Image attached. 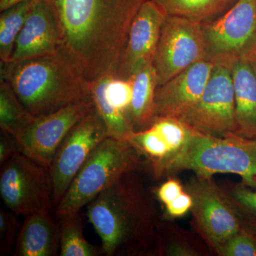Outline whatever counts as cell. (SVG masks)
Returning <instances> with one entry per match:
<instances>
[{
  "mask_svg": "<svg viewBox=\"0 0 256 256\" xmlns=\"http://www.w3.org/2000/svg\"><path fill=\"white\" fill-rule=\"evenodd\" d=\"M22 1H25V0H0V12H2L3 10L8 9L10 6Z\"/></svg>",
  "mask_w": 256,
  "mask_h": 256,
  "instance_id": "4dcf8cb0",
  "label": "cell"
},
{
  "mask_svg": "<svg viewBox=\"0 0 256 256\" xmlns=\"http://www.w3.org/2000/svg\"><path fill=\"white\" fill-rule=\"evenodd\" d=\"M197 132L223 138L236 132L233 79L228 67L214 65L198 100L178 118Z\"/></svg>",
  "mask_w": 256,
  "mask_h": 256,
  "instance_id": "9c48e42d",
  "label": "cell"
},
{
  "mask_svg": "<svg viewBox=\"0 0 256 256\" xmlns=\"http://www.w3.org/2000/svg\"><path fill=\"white\" fill-rule=\"evenodd\" d=\"M222 256H256V233L242 228L218 249Z\"/></svg>",
  "mask_w": 256,
  "mask_h": 256,
  "instance_id": "484cf974",
  "label": "cell"
},
{
  "mask_svg": "<svg viewBox=\"0 0 256 256\" xmlns=\"http://www.w3.org/2000/svg\"><path fill=\"white\" fill-rule=\"evenodd\" d=\"M1 80L10 84L34 116L92 100L90 82L78 64L62 48L44 56L1 63Z\"/></svg>",
  "mask_w": 256,
  "mask_h": 256,
  "instance_id": "3957f363",
  "label": "cell"
},
{
  "mask_svg": "<svg viewBox=\"0 0 256 256\" xmlns=\"http://www.w3.org/2000/svg\"><path fill=\"white\" fill-rule=\"evenodd\" d=\"M250 62H252V67H254V70H255L256 74V56L255 58H252V60H250Z\"/></svg>",
  "mask_w": 256,
  "mask_h": 256,
  "instance_id": "1f68e13d",
  "label": "cell"
},
{
  "mask_svg": "<svg viewBox=\"0 0 256 256\" xmlns=\"http://www.w3.org/2000/svg\"><path fill=\"white\" fill-rule=\"evenodd\" d=\"M165 13L198 23L216 20L238 0H154Z\"/></svg>",
  "mask_w": 256,
  "mask_h": 256,
  "instance_id": "ffe728a7",
  "label": "cell"
},
{
  "mask_svg": "<svg viewBox=\"0 0 256 256\" xmlns=\"http://www.w3.org/2000/svg\"><path fill=\"white\" fill-rule=\"evenodd\" d=\"M95 109L92 100L66 106L60 110L34 116L16 137L21 152L50 169L56 153L68 132Z\"/></svg>",
  "mask_w": 256,
  "mask_h": 256,
  "instance_id": "7c38bea8",
  "label": "cell"
},
{
  "mask_svg": "<svg viewBox=\"0 0 256 256\" xmlns=\"http://www.w3.org/2000/svg\"><path fill=\"white\" fill-rule=\"evenodd\" d=\"M134 171L120 176L87 205L88 220L100 238L104 255L137 254L152 244L154 208Z\"/></svg>",
  "mask_w": 256,
  "mask_h": 256,
  "instance_id": "7a4b0ae2",
  "label": "cell"
},
{
  "mask_svg": "<svg viewBox=\"0 0 256 256\" xmlns=\"http://www.w3.org/2000/svg\"><path fill=\"white\" fill-rule=\"evenodd\" d=\"M92 100L104 120L108 137L128 141L134 132L130 120L132 79L106 74L90 82Z\"/></svg>",
  "mask_w": 256,
  "mask_h": 256,
  "instance_id": "5bb4252c",
  "label": "cell"
},
{
  "mask_svg": "<svg viewBox=\"0 0 256 256\" xmlns=\"http://www.w3.org/2000/svg\"><path fill=\"white\" fill-rule=\"evenodd\" d=\"M202 60H206L202 24L166 15L153 60L158 86Z\"/></svg>",
  "mask_w": 256,
  "mask_h": 256,
  "instance_id": "ba28073f",
  "label": "cell"
},
{
  "mask_svg": "<svg viewBox=\"0 0 256 256\" xmlns=\"http://www.w3.org/2000/svg\"><path fill=\"white\" fill-rule=\"evenodd\" d=\"M152 124L159 131L168 143L171 150L170 156L180 150L188 139L190 127L180 119L174 118H158L154 119Z\"/></svg>",
  "mask_w": 256,
  "mask_h": 256,
  "instance_id": "d4e9b609",
  "label": "cell"
},
{
  "mask_svg": "<svg viewBox=\"0 0 256 256\" xmlns=\"http://www.w3.org/2000/svg\"><path fill=\"white\" fill-rule=\"evenodd\" d=\"M214 66L208 60H200L156 88V118L178 119L188 112L201 97Z\"/></svg>",
  "mask_w": 256,
  "mask_h": 256,
  "instance_id": "9a60e30c",
  "label": "cell"
},
{
  "mask_svg": "<svg viewBox=\"0 0 256 256\" xmlns=\"http://www.w3.org/2000/svg\"><path fill=\"white\" fill-rule=\"evenodd\" d=\"M182 170H191L202 178H212L216 174H237L242 183L256 190L254 140L234 132L223 138L215 137L190 128L188 139L181 149L162 164L154 176L159 178Z\"/></svg>",
  "mask_w": 256,
  "mask_h": 256,
  "instance_id": "277c9868",
  "label": "cell"
},
{
  "mask_svg": "<svg viewBox=\"0 0 256 256\" xmlns=\"http://www.w3.org/2000/svg\"><path fill=\"white\" fill-rule=\"evenodd\" d=\"M108 137L105 122L96 108L72 128L48 169L53 188L54 206L60 204L88 158Z\"/></svg>",
  "mask_w": 256,
  "mask_h": 256,
  "instance_id": "30bf717a",
  "label": "cell"
},
{
  "mask_svg": "<svg viewBox=\"0 0 256 256\" xmlns=\"http://www.w3.org/2000/svg\"><path fill=\"white\" fill-rule=\"evenodd\" d=\"M60 32V48L89 82L114 74L133 20L146 0H46Z\"/></svg>",
  "mask_w": 256,
  "mask_h": 256,
  "instance_id": "6da1fadb",
  "label": "cell"
},
{
  "mask_svg": "<svg viewBox=\"0 0 256 256\" xmlns=\"http://www.w3.org/2000/svg\"><path fill=\"white\" fill-rule=\"evenodd\" d=\"M212 178L196 176L188 184L186 192L193 200L191 210L197 228L217 252L244 226L223 190Z\"/></svg>",
  "mask_w": 256,
  "mask_h": 256,
  "instance_id": "8fae6325",
  "label": "cell"
},
{
  "mask_svg": "<svg viewBox=\"0 0 256 256\" xmlns=\"http://www.w3.org/2000/svg\"><path fill=\"white\" fill-rule=\"evenodd\" d=\"M193 205L192 197L188 192H183L180 196L176 197L172 202L164 205L166 212L170 216H182L191 210Z\"/></svg>",
  "mask_w": 256,
  "mask_h": 256,
  "instance_id": "83f0119b",
  "label": "cell"
},
{
  "mask_svg": "<svg viewBox=\"0 0 256 256\" xmlns=\"http://www.w3.org/2000/svg\"><path fill=\"white\" fill-rule=\"evenodd\" d=\"M235 100L236 132L256 139V74L252 62L242 60L230 68Z\"/></svg>",
  "mask_w": 256,
  "mask_h": 256,
  "instance_id": "ac0fdd59",
  "label": "cell"
},
{
  "mask_svg": "<svg viewBox=\"0 0 256 256\" xmlns=\"http://www.w3.org/2000/svg\"><path fill=\"white\" fill-rule=\"evenodd\" d=\"M206 60L232 68L256 56V0H238L220 18L202 24Z\"/></svg>",
  "mask_w": 256,
  "mask_h": 256,
  "instance_id": "8992f818",
  "label": "cell"
},
{
  "mask_svg": "<svg viewBox=\"0 0 256 256\" xmlns=\"http://www.w3.org/2000/svg\"><path fill=\"white\" fill-rule=\"evenodd\" d=\"M223 191L242 220L244 227L256 233V190L244 183L232 184Z\"/></svg>",
  "mask_w": 256,
  "mask_h": 256,
  "instance_id": "cb8c5ba5",
  "label": "cell"
},
{
  "mask_svg": "<svg viewBox=\"0 0 256 256\" xmlns=\"http://www.w3.org/2000/svg\"><path fill=\"white\" fill-rule=\"evenodd\" d=\"M252 140H254V146H255L256 148V139H252Z\"/></svg>",
  "mask_w": 256,
  "mask_h": 256,
  "instance_id": "d6a6232c",
  "label": "cell"
},
{
  "mask_svg": "<svg viewBox=\"0 0 256 256\" xmlns=\"http://www.w3.org/2000/svg\"><path fill=\"white\" fill-rule=\"evenodd\" d=\"M184 192L182 185L174 178L165 182L156 190L158 200L164 205L172 202Z\"/></svg>",
  "mask_w": 256,
  "mask_h": 256,
  "instance_id": "f1b7e54d",
  "label": "cell"
},
{
  "mask_svg": "<svg viewBox=\"0 0 256 256\" xmlns=\"http://www.w3.org/2000/svg\"><path fill=\"white\" fill-rule=\"evenodd\" d=\"M58 220L60 256H98L102 254L101 246L92 245L84 237L79 212L65 216Z\"/></svg>",
  "mask_w": 256,
  "mask_h": 256,
  "instance_id": "7402d4cb",
  "label": "cell"
},
{
  "mask_svg": "<svg viewBox=\"0 0 256 256\" xmlns=\"http://www.w3.org/2000/svg\"><path fill=\"white\" fill-rule=\"evenodd\" d=\"M0 196L18 215L50 210L53 188L50 170L18 152L0 170Z\"/></svg>",
  "mask_w": 256,
  "mask_h": 256,
  "instance_id": "52a82bcc",
  "label": "cell"
},
{
  "mask_svg": "<svg viewBox=\"0 0 256 256\" xmlns=\"http://www.w3.org/2000/svg\"><path fill=\"white\" fill-rule=\"evenodd\" d=\"M166 15L154 0L143 3L133 20L127 45L114 76L126 80L131 78L144 66L153 64Z\"/></svg>",
  "mask_w": 256,
  "mask_h": 256,
  "instance_id": "4fadbf2b",
  "label": "cell"
},
{
  "mask_svg": "<svg viewBox=\"0 0 256 256\" xmlns=\"http://www.w3.org/2000/svg\"><path fill=\"white\" fill-rule=\"evenodd\" d=\"M37 0L20 2L1 12L0 16V60L8 63L12 60L16 38L30 11Z\"/></svg>",
  "mask_w": 256,
  "mask_h": 256,
  "instance_id": "44dd1931",
  "label": "cell"
},
{
  "mask_svg": "<svg viewBox=\"0 0 256 256\" xmlns=\"http://www.w3.org/2000/svg\"><path fill=\"white\" fill-rule=\"evenodd\" d=\"M60 48V32L54 15L46 0H37L16 38L10 62L52 54Z\"/></svg>",
  "mask_w": 256,
  "mask_h": 256,
  "instance_id": "2e32d148",
  "label": "cell"
},
{
  "mask_svg": "<svg viewBox=\"0 0 256 256\" xmlns=\"http://www.w3.org/2000/svg\"><path fill=\"white\" fill-rule=\"evenodd\" d=\"M21 152L16 138L10 133L1 130L0 134V164L10 159L15 153Z\"/></svg>",
  "mask_w": 256,
  "mask_h": 256,
  "instance_id": "f546056e",
  "label": "cell"
},
{
  "mask_svg": "<svg viewBox=\"0 0 256 256\" xmlns=\"http://www.w3.org/2000/svg\"><path fill=\"white\" fill-rule=\"evenodd\" d=\"M140 154L128 141L106 138L88 158L55 207L56 218L80 212L120 176L136 170Z\"/></svg>",
  "mask_w": 256,
  "mask_h": 256,
  "instance_id": "5b68a950",
  "label": "cell"
},
{
  "mask_svg": "<svg viewBox=\"0 0 256 256\" xmlns=\"http://www.w3.org/2000/svg\"><path fill=\"white\" fill-rule=\"evenodd\" d=\"M18 216L12 210L0 208V252L2 255L10 254L18 238Z\"/></svg>",
  "mask_w": 256,
  "mask_h": 256,
  "instance_id": "4316f807",
  "label": "cell"
},
{
  "mask_svg": "<svg viewBox=\"0 0 256 256\" xmlns=\"http://www.w3.org/2000/svg\"><path fill=\"white\" fill-rule=\"evenodd\" d=\"M34 116L22 104L8 82H0V127L14 137L30 124Z\"/></svg>",
  "mask_w": 256,
  "mask_h": 256,
  "instance_id": "603a6c76",
  "label": "cell"
},
{
  "mask_svg": "<svg viewBox=\"0 0 256 256\" xmlns=\"http://www.w3.org/2000/svg\"><path fill=\"white\" fill-rule=\"evenodd\" d=\"M60 250V224L50 210L26 216L15 246L16 256H54Z\"/></svg>",
  "mask_w": 256,
  "mask_h": 256,
  "instance_id": "e0dca14e",
  "label": "cell"
},
{
  "mask_svg": "<svg viewBox=\"0 0 256 256\" xmlns=\"http://www.w3.org/2000/svg\"><path fill=\"white\" fill-rule=\"evenodd\" d=\"M132 79L130 114L134 132L149 128L154 122V98L158 87V77L153 64L144 66Z\"/></svg>",
  "mask_w": 256,
  "mask_h": 256,
  "instance_id": "d6986e66",
  "label": "cell"
}]
</instances>
